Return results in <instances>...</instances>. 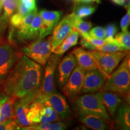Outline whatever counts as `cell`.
Segmentation results:
<instances>
[{"label": "cell", "mask_w": 130, "mask_h": 130, "mask_svg": "<svg viewBox=\"0 0 130 130\" xmlns=\"http://www.w3.org/2000/svg\"><path fill=\"white\" fill-rule=\"evenodd\" d=\"M78 2H79V0H77V3H78Z\"/></svg>", "instance_id": "ee69618b"}, {"label": "cell", "mask_w": 130, "mask_h": 130, "mask_svg": "<svg viewBox=\"0 0 130 130\" xmlns=\"http://www.w3.org/2000/svg\"><path fill=\"white\" fill-rule=\"evenodd\" d=\"M42 24V20L41 17L39 14L37 13L32 19L30 28L24 40H32L38 37Z\"/></svg>", "instance_id": "603a6c76"}, {"label": "cell", "mask_w": 130, "mask_h": 130, "mask_svg": "<svg viewBox=\"0 0 130 130\" xmlns=\"http://www.w3.org/2000/svg\"><path fill=\"white\" fill-rule=\"evenodd\" d=\"M114 4L120 6H123L127 9L129 7L130 0H111Z\"/></svg>", "instance_id": "f35d334b"}, {"label": "cell", "mask_w": 130, "mask_h": 130, "mask_svg": "<svg viewBox=\"0 0 130 130\" xmlns=\"http://www.w3.org/2000/svg\"><path fill=\"white\" fill-rule=\"evenodd\" d=\"M66 1H69V2H73V3H74L75 4L77 3V0H66Z\"/></svg>", "instance_id": "7bdbcfd3"}, {"label": "cell", "mask_w": 130, "mask_h": 130, "mask_svg": "<svg viewBox=\"0 0 130 130\" xmlns=\"http://www.w3.org/2000/svg\"><path fill=\"white\" fill-rule=\"evenodd\" d=\"M18 99L13 96H9L0 107V123L9 119H16L14 105Z\"/></svg>", "instance_id": "ffe728a7"}, {"label": "cell", "mask_w": 130, "mask_h": 130, "mask_svg": "<svg viewBox=\"0 0 130 130\" xmlns=\"http://www.w3.org/2000/svg\"><path fill=\"white\" fill-rule=\"evenodd\" d=\"M4 14L1 19L7 20L17 10L19 0H2Z\"/></svg>", "instance_id": "484cf974"}, {"label": "cell", "mask_w": 130, "mask_h": 130, "mask_svg": "<svg viewBox=\"0 0 130 130\" xmlns=\"http://www.w3.org/2000/svg\"><path fill=\"white\" fill-rule=\"evenodd\" d=\"M61 118H60L57 112L53 109L51 115L49 116H46L42 115L40 119V122L42 123H48V122H54L60 121Z\"/></svg>", "instance_id": "e575fe53"}, {"label": "cell", "mask_w": 130, "mask_h": 130, "mask_svg": "<svg viewBox=\"0 0 130 130\" xmlns=\"http://www.w3.org/2000/svg\"><path fill=\"white\" fill-rule=\"evenodd\" d=\"M75 99V105L78 113L96 115L103 119L107 124H111V119L102 104L100 91L92 93H84Z\"/></svg>", "instance_id": "3957f363"}, {"label": "cell", "mask_w": 130, "mask_h": 130, "mask_svg": "<svg viewBox=\"0 0 130 130\" xmlns=\"http://www.w3.org/2000/svg\"><path fill=\"white\" fill-rule=\"evenodd\" d=\"M101 100L107 113L111 118L115 117L118 107L122 102L119 95L110 91H100Z\"/></svg>", "instance_id": "2e32d148"}, {"label": "cell", "mask_w": 130, "mask_h": 130, "mask_svg": "<svg viewBox=\"0 0 130 130\" xmlns=\"http://www.w3.org/2000/svg\"><path fill=\"white\" fill-rule=\"evenodd\" d=\"M96 10V7L95 6H90V5L82 6L78 8L74 13L78 18L82 19L92 15L95 12Z\"/></svg>", "instance_id": "83f0119b"}, {"label": "cell", "mask_w": 130, "mask_h": 130, "mask_svg": "<svg viewBox=\"0 0 130 130\" xmlns=\"http://www.w3.org/2000/svg\"><path fill=\"white\" fill-rule=\"evenodd\" d=\"M37 13V10L36 9L33 10L31 11L30 13L26 15L22 21L21 25L18 28V36L21 39H25V37L28 32L30 28L31 24L32 19Z\"/></svg>", "instance_id": "cb8c5ba5"}, {"label": "cell", "mask_w": 130, "mask_h": 130, "mask_svg": "<svg viewBox=\"0 0 130 130\" xmlns=\"http://www.w3.org/2000/svg\"><path fill=\"white\" fill-rule=\"evenodd\" d=\"M48 101L53 108L57 112L61 119H65L71 115V110L66 98L58 92L55 91L47 97Z\"/></svg>", "instance_id": "9a60e30c"}, {"label": "cell", "mask_w": 130, "mask_h": 130, "mask_svg": "<svg viewBox=\"0 0 130 130\" xmlns=\"http://www.w3.org/2000/svg\"><path fill=\"white\" fill-rule=\"evenodd\" d=\"M115 39L121 46L129 51L130 49V33L129 31L119 32L115 36Z\"/></svg>", "instance_id": "4316f807"}, {"label": "cell", "mask_w": 130, "mask_h": 130, "mask_svg": "<svg viewBox=\"0 0 130 130\" xmlns=\"http://www.w3.org/2000/svg\"><path fill=\"white\" fill-rule=\"evenodd\" d=\"M78 119L86 126L94 130H104L108 128V124L103 119L92 114L79 113Z\"/></svg>", "instance_id": "ac0fdd59"}, {"label": "cell", "mask_w": 130, "mask_h": 130, "mask_svg": "<svg viewBox=\"0 0 130 130\" xmlns=\"http://www.w3.org/2000/svg\"><path fill=\"white\" fill-rule=\"evenodd\" d=\"M71 53L75 57L78 66L84 71L99 70L98 64L90 51H86L82 47H78L72 51Z\"/></svg>", "instance_id": "5bb4252c"}, {"label": "cell", "mask_w": 130, "mask_h": 130, "mask_svg": "<svg viewBox=\"0 0 130 130\" xmlns=\"http://www.w3.org/2000/svg\"><path fill=\"white\" fill-rule=\"evenodd\" d=\"M19 57L11 44L7 43L0 44V81L6 79Z\"/></svg>", "instance_id": "52a82bcc"}, {"label": "cell", "mask_w": 130, "mask_h": 130, "mask_svg": "<svg viewBox=\"0 0 130 130\" xmlns=\"http://www.w3.org/2000/svg\"><path fill=\"white\" fill-rule=\"evenodd\" d=\"M80 44L81 46H82V48H86L91 51H93V50H96V47L93 44H92L90 42L85 39L83 38V37L81 39Z\"/></svg>", "instance_id": "74e56055"}, {"label": "cell", "mask_w": 130, "mask_h": 130, "mask_svg": "<svg viewBox=\"0 0 130 130\" xmlns=\"http://www.w3.org/2000/svg\"><path fill=\"white\" fill-rule=\"evenodd\" d=\"M89 35L91 37L97 39H104L105 37L106 31L105 28L101 26H97L90 29L89 32Z\"/></svg>", "instance_id": "4dcf8cb0"}, {"label": "cell", "mask_w": 130, "mask_h": 130, "mask_svg": "<svg viewBox=\"0 0 130 130\" xmlns=\"http://www.w3.org/2000/svg\"><path fill=\"white\" fill-rule=\"evenodd\" d=\"M115 123L122 129H130V108L129 104L122 102L115 113Z\"/></svg>", "instance_id": "e0dca14e"}, {"label": "cell", "mask_w": 130, "mask_h": 130, "mask_svg": "<svg viewBox=\"0 0 130 130\" xmlns=\"http://www.w3.org/2000/svg\"><path fill=\"white\" fill-rule=\"evenodd\" d=\"M8 97H9V96H6V97H4V98H1L0 99V107H1V105H2V104H3L5 101H6Z\"/></svg>", "instance_id": "60d3db41"}, {"label": "cell", "mask_w": 130, "mask_h": 130, "mask_svg": "<svg viewBox=\"0 0 130 130\" xmlns=\"http://www.w3.org/2000/svg\"><path fill=\"white\" fill-rule=\"evenodd\" d=\"M105 31H106L105 38H113V36L118 31V27L115 24H110L105 28Z\"/></svg>", "instance_id": "d590c367"}, {"label": "cell", "mask_w": 130, "mask_h": 130, "mask_svg": "<svg viewBox=\"0 0 130 130\" xmlns=\"http://www.w3.org/2000/svg\"><path fill=\"white\" fill-rule=\"evenodd\" d=\"M60 55H51L46 63L44 73L42 75L41 83L37 91L35 101L43 103L47 97L56 91L54 83L55 71L60 58Z\"/></svg>", "instance_id": "277c9868"}, {"label": "cell", "mask_w": 130, "mask_h": 130, "mask_svg": "<svg viewBox=\"0 0 130 130\" xmlns=\"http://www.w3.org/2000/svg\"><path fill=\"white\" fill-rule=\"evenodd\" d=\"M42 20L38 39H43L50 35L58 22H59L63 13L61 11L42 10L39 13Z\"/></svg>", "instance_id": "30bf717a"}, {"label": "cell", "mask_w": 130, "mask_h": 130, "mask_svg": "<svg viewBox=\"0 0 130 130\" xmlns=\"http://www.w3.org/2000/svg\"><path fill=\"white\" fill-rule=\"evenodd\" d=\"M42 66L23 54L4 79V91L7 96L17 99L36 95L41 83Z\"/></svg>", "instance_id": "6da1fadb"}, {"label": "cell", "mask_w": 130, "mask_h": 130, "mask_svg": "<svg viewBox=\"0 0 130 130\" xmlns=\"http://www.w3.org/2000/svg\"><path fill=\"white\" fill-rule=\"evenodd\" d=\"M19 1L30 12L37 9L36 0H19Z\"/></svg>", "instance_id": "8d00e7d4"}, {"label": "cell", "mask_w": 130, "mask_h": 130, "mask_svg": "<svg viewBox=\"0 0 130 130\" xmlns=\"http://www.w3.org/2000/svg\"><path fill=\"white\" fill-rule=\"evenodd\" d=\"M106 78L98 69L85 71L83 85L79 94L95 93L103 87Z\"/></svg>", "instance_id": "9c48e42d"}, {"label": "cell", "mask_w": 130, "mask_h": 130, "mask_svg": "<svg viewBox=\"0 0 130 130\" xmlns=\"http://www.w3.org/2000/svg\"><path fill=\"white\" fill-rule=\"evenodd\" d=\"M21 52L37 64L45 66L52 53L51 37L46 40L38 39L24 46Z\"/></svg>", "instance_id": "5b68a950"}, {"label": "cell", "mask_w": 130, "mask_h": 130, "mask_svg": "<svg viewBox=\"0 0 130 130\" xmlns=\"http://www.w3.org/2000/svg\"><path fill=\"white\" fill-rule=\"evenodd\" d=\"M102 90L110 91L123 96L126 104L129 103L130 59L129 53L116 70L105 79Z\"/></svg>", "instance_id": "7a4b0ae2"}, {"label": "cell", "mask_w": 130, "mask_h": 130, "mask_svg": "<svg viewBox=\"0 0 130 130\" xmlns=\"http://www.w3.org/2000/svg\"><path fill=\"white\" fill-rule=\"evenodd\" d=\"M81 37L87 40L88 41L90 42L92 44H93L96 48L98 46H102L103 45L105 44V43H108L107 40L105 38L104 39H97L94 38V37H91L89 35V33H85V34H80Z\"/></svg>", "instance_id": "f546056e"}, {"label": "cell", "mask_w": 130, "mask_h": 130, "mask_svg": "<svg viewBox=\"0 0 130 130\" xmlns=\"http://www.w3.org/2000/svg\"><path fill=\"white\" fill-rule=\"evenodd\" d=\"M19 129L14 119H9L0 123V130H12Z\"/></svg>", "instance_id": "1f68e13d"}, {"label": "cell", "mask_w": 130, "mask_h": 130, "mask_svg": "<svg viewBox=\"0 0 130 130\" xmlns=\"http://www.w3.org/2000/svg\"><path fill=\"white\" fill-rule=\"evenodd\" d=\"M96 50L104 52H116V51H128L126 49L121 46L118 43H107L102 46L96 48Z\"/></svg>", "instance_id": "f1b7e54d"}, {"label": "cell", "mask_w": 130, "mask_h": 130, "mask_svg": "<svg viewBox=\"0 0 130 130\" xmlns=\"http://www.w3.org/2000/svg\"><path fill=\"white\" fill-rule=\"evenodd\" d=\"M36 95L26 96L25 97L18 99L14 105L16 115V121L19 128L23 129L24 128L31 125L27 119V115L30 104L35 100ZM20 129V128H19Z\"/></svg>", "instance_id": "8fae6325"}, {"label": "cell", "mask_w": 130, "mask_h": 130, "mask_svg": "<svg viewBox=\"0 0 130 130\" xmlns=\"http://www.w3.org/2000/svg\"><path fill=\"white\" fill-rule=\"evenodd\" d=\"M85 71L78 66H76L70 75L66 84L63 86V92L69 100L75 98L83 85Z\"/></svg>", "instance_id": "ba28073f"}, {"label": "cell", "mask_w": 130, "mask_h": 130, "mask_svg": "<svg viewBox=\"0 0 130 130\" xmlns=\"http://www.w3.org/2000/svg\"><path fill=\"white\" fill-rule=\"evenodd\" d=\"M100 3L101 0H79L78 3Z\"/></svg>", "instance_id": "ab89813d"}, {"label": "cell", "mask_w": 130, "mask_h": 130, "mask_svg": "<svg viewBox=\"0 0 130 130\" xmlns=\"http://www.w3.org/2000/svg\"><path fill=\"white\" fill-rule=\"evenodd\" d=\"M65 129H66V125L60 121L45 123H39L26 126L23 128V129L31 130H64Z\"/></svg>", "instance_id": "7402d4cb"}, {"label": "cell", "mask_w": 130, "mask_h": 130, "mask_svg": "<svg viewBox=\"0 0 130 130\" xmlns=\"http://www.w3.org/2000/svg\"><path fill=\"white\" fill-rule=\"evenodd\" d=\"M45 104L42 102L34 100L30 104L28 108L27 117L29 122L32 125L40 122L41 117L43 115Z\"/></svg>", "instance_id": "44dd1931"}, {"label": "cell", "mask_w": 130, "mask_h": 130, "mask_svg": "<svg viewBox=\"0 0 130 130\" xmlns=\"http://www.w3.org/2000/svg\"><path fill=\"white\" fill-rule=\"evenodd\" d=\"M90 52L98 64L99 71L106 79L128 54V51L104 52L93 50Z\"/></svg>", "instance_id": "8992f818"}, {"label": "cell", "mask_w": 130, "mask_h": 130, "mask_svg": "<svg viewBox=\"0 0 130 130\" xmlns=\"http://www.w3.org/2000/svg\"><path fill=\"white\" fill-rule=\"evenodd\" d=\"M25 16L22 15L19 12H16V13L13 14L12 16H10V24L12 27H15V28H18L19 26L21 25V23H22V21L24 18Z\"/></svg>", "instance_id": "836d02e7"}, {"label": "cell", "mask_w": 130, "mask_h": 130, "mask_svg": "<svg viewBox=\"0 0 130 130\" xmlns=\"http://www.w3.org/2000/svg\"><path fill=\"white\" fill-rule=\"evenodd\" d=\"M126 10H127L126 13L121 19V23H120L122 32L127 31L130 23V7H128Z\"/></svg>", "instance_id": "d6a6232c"}, {"label": "cell", "mask_w": 130, "mask_h": 130, "mask_svg": "<svg viewBox=\"0 0 130 130\" xmlns=\"http://www.w3.org/2000/svg\"><path fill=\"white\" fill-rule=\"evenodd\" d=\"M71 22L73 27L79 32V34L89 33L92 28V24L90 21H85L81 18H79L74 13L71 14Z\"/></svg>", "instance_id": "d4e9b609"}, {"label": "cell", "mask_w": 130, "mask_h": 130, "mask_svg": "<svg viewBox=\"0 0 130 130\" xmlns=\"http://www.w3.org/2000/svg\"><path fill=\"white\" fill-rule=\"evenodd\" d=\"M79 35L80 34L78 31L75 28H74L72 32L61 42V43L52 50V52L55 54L60 55V56L63 55L71 47L78 44Z\"/></svg>", "instance_id": "d6986e66"}, {"label": "cell", "mask_w": 130, "mask_h": 130, "mask_svg": "<svg viewBox=\"0 0 130 130\" xmlns=\"http://www.w3.org/2000/svg\"><path fill=\"white\" fill-rule=\"evenodd\" d=\"M2 7H3V3L2 0H0V21L1 20V11H2Z\"/></svg>", "instance_id": "b9f144b4"}, {"label": "cell", "mask_w": 130, "mask_h": 130, "mask_svg": "<svg viewBox=\"0 0 130 130\" xmlns=\"http://www.w3.org/2000/svg\"><path fill=\"white\" fill-rule=\"evenodd\" d=\"M71 22V14L63 18L60 22L55 26L51 37L52 50L56 48L74 30Z\"/></svg>", "instance_id": "7c38bea8"}, {"label": "cell", "mask_w": 130, "mask_h": 130, "mask_svg": "<svg viewBox=\"0 0 130 130\" xmlns=\"http://www.w3.org/2000/svg\"><path fill=\"white\" fill-rule=\"evenodd\" d=\"M77 65L76 58L72 53H69L61 60L58 68V81L60 86L63 87L70 75Z\"/></svg>", "instance_id": "4fadbf2b"}]
</instances>
